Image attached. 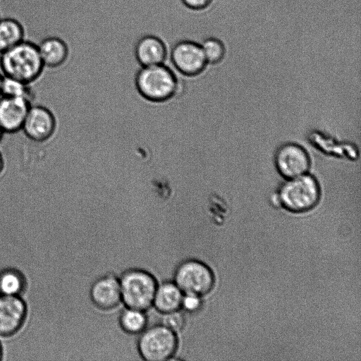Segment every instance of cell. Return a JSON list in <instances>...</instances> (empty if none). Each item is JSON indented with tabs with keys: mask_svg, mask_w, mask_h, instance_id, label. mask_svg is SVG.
<instances>
[{
	"mask_svg": "<svg viewBox=\"0 0 361 361\" xmlns=\"http://www.w3.org/2000/svg\"><path fill=\"white\" fill-rule=\"evenodd\" d=\"M56 125V117L49 108L43 105L32 104L21 130L31 141L43 143L53 137Z\"/></svg>",
	"mask_w": 361,
	"mask_h": 361,
	"instance_id": "obj_8",
	"label": "cell"
},
{
	"mask_svg": "<svg viewBox=\"0 0 361 361\" xmlns=\"http://www.w3.org/2000/svg\"><path fill=\"white\" fill-rule=\"evenodd\" d=\"M275 163L279 172L288 179L306 173L310 167L306 151L293 143L286 144L278 149Z\"/></svg>",
	"mask_w": 361,
	"mask_h": 361,
	"instance_id": "obj_9",
	"label": "cell"
},
{
	"mask_svg": "<svg viewBox=\"0 0 361 361\" xmlns=\"http://www.w3.org/2000/svg\"><path fill=\"white\" fill-rule=\"evenodd\" d=\"M200 45L207 63H217L224 59L226 49L220 39L208 37L204 39Z\"/></svg>",
	"mask_w": 361,
	"mask_h": 361,
	"instance_id": "obj_20",
	"label": "cell"
},
{
	"mask_svg": "<svg viewBox=\"0 0 361 361\" xmlns=\"http://www.w3.org/2000/svg\"><path fill=\"white\" fill-rule=\"evenodd\" d=\"M121 301L126 307L146 311L153 304L157 282L148 271L130 269L119 279Z\"/></svg>",
	"mask_w": 361,
	"mask_h": 361,
	"instance_id": "obj_3",
	"label": "cell"
},
{
	"mask_svg": "<svg viewBox=\"0 0 361 361\" xmlns=\"http://www.w3.org/2000/svg\"><path fill=\"white\" fill-rule=\"evenodd\" d=\"M1 95L25 99L32 103L35 97L31 84L3 75Z\"/></svg>",
	"mask_w": 361,
	"mask_h": 361,
	"instance_id": "obj_18",
	"label": "cell"
},
{
	"mask_svg": "<svg viewBox=\"0 0 361 361\" xmlns=\"http://www.w3.org/2000/svg\"><path fill=\"white\" fill-rule=\"evenodd\" d=\"M163 323L164 326L174 332L180 331L185 326V318L184 314L179 310L164 314Z\"/></svg>",
	"mask_w": 361,
	"mask_h": 361,
	"instance_id": "obj_21",
	"label": "cell"
},
{
	"mask_svg": "<svg viewBox=\"0 0 361 361\" xmlns=\"http://www.w3.org/2000/svg\"><path fill=\"white\" fill-rule=\"evenodd\" d=\"M147 317L144 311L126 307L119 317V324L123 330L131 334L142 332L147 326Z\"/></svg>",
	"mask_w": 361,
	"mask_h": 361,
	"instance_id": "obj_17",
	"label": "cell"
},
{
	"mask_svg": "<svg viewBox=\"0 0 361 361\" xmlns=\"http://www.w3.org/2000/svg\"><path fill=\"white\" fill-rule=\"evenodd\" d=\"M5 169V160L4 158L0 152V176L3 173L4 170Z\"/></svg>",
	"mask_w": 361,
	"mask_h": 361,
	"instance_id": "obj_24",
	"label": "cell"
},
{
	"mask_svg": "<svg viewBox=\"0 0 361 361\" xmlns=\"http://www.w3.org/2000/svg\"><path fill=\"white\" fill-rule=\"evenodd\" d=\"M32 104L25 99L0 95V126L4 133L21 130Z\"/></svg>",
	"mask_w": 361,
	"mask_h": 361,
	"instance_id": "obj_10",
	"label": "cell"
},
{
	"mask_svg": "<svg viewBox=\"0 0 361 361\" xmlns=\"http://www.w3.org/2000/svg\"><path fill=\"white\" fill-rule=\"evenodd\" d=\"M135 56L142 66L164 63L168 49L164 41L154 35H145L136 42Z\"/></svg>",
	"mask_w": 361,
	"mask_h": 361,
	"instance_id": "obj_13",
	"label": "cell"
},
{
	"mask_svg": "<svg viewBox=\"0 0 361 361\" xmlns=\"http://www.w3.org/2000/svg\"><path fill=\"white\" fill-rule=\"evenodd\" d=\"M2 80H3V75L0 73V95H1Z\"/></svg>",
	"mask_w": 361,
	"mask_h": 361,
	"instance_id": "obj_26",
	"label": "cell"
},
{
	"mask_svg": "<svg viewBox=\"0 0 361 361\" xmlns=\"http://www.w3.org/2000/svg\"><path fill=\"white\" fill-rule=\"evenodd\" d=\"M90 298L99 309L109 310L121 302L119 279L114 275H106L95 281L90 291Z\"/></svg>",
	"mask_w": 361,
	"mask_h": 361,
	"instance_id": "obj_11",
	"label": "cell"
},
{
	"mask_svg": "<svg viewBox=\"0 0 361 361\" xmlns=\"http://www.w3.org/2000/svg\"><path fill=\"white\" fill-rule=\"evenodd\" d=\"M183 295V293L174 281H164L157 285L152 305L163 314L179 310Z\"/></svg>",
	"mask_w": 361,
	"mask_h": 361,
	"instance_id": "obj_15",
	"label": "cell"
},
{
	"mask_svg": "<svg viewBox=\"0 0 361 361\" xmlns=\"http://www.w3.org/2000/svg\"><path fill=\"white\" fill-rule=\"evenodd\" d=\"M25 39L22 23L13 18H0V53Z\"/></svg>",
	"mask_w": 361,
	"mask_h": 361,
	"instance_id": "obj_16",
	"label": "cell"
},
{
	"mask_svg": "<svg viewBox=\"0 0 361 361\" xmlns=\"http://www.w3.org/2000/svg\"><path fill=\"white\" fill-rule=\"evenodd\" d=\"M202 305L201 296L183 293L181 308L188 312H194L197 311Z\"/></svg>",
	"mask_w": 361,
	"mask_h": 361,
	"instance_id": "obj_22",
	"label": "cell"
},
{
	"mask_svg": "<svg viewBox=\"0 0 361 361\" xmlns=\"http://www.w3.org/2000/svg\"><path fill=\"white\" fill-rule=\"evenodd\" d=\"M213 0H180L181 3L188 9L201 11L207 8Z\"/></svg>",
	"mask_w": 361,
	"mask_h": 361,
	"instance_id": "obj_23",
	"label": "cell"
},
{
	"mask_svg": "<svg viewBox=\"0 0 361 361\" xmlns=\"http://www.w3.org/2000/svg\"><path fill=\"white\" fill-rule=\"evenodd\" d=\"M278 196L280 204L287 210L302 213L317 205L320 197V189L316 179L305 173L289 178L281 187Z\"/></svg>",
	"mask_w": 361,
	"mask_h": 361,
	"instance_id": "obj_4",
	"label": "cell"
},
{
	"mask_svg": "<svg viewBox=\"0 0 361 361\" xmlns=\"http://www.w3.org/2000/svg\"><path fill=\"white\" fill-rule=\"evenodd\" d=\"M170 59L175 68L187 76L200 74L207 64L200 44L190 39L176 42L170 51Z\"/></svg>",
	"mask_w": 361,
	"mask_h": 361,
	"instance_id": "obj_7",
	"label": "cell"
},
{
	"mask_svg": "<svg viewBox=\"0 0 361 361\" xmlns=\"http://www.w3.org/2000/svg\"><path fill=\"white\" fill-rule=\"evenodd\" d=\"M25 314V305L18 295L0 294V335L9 336L17 331Z\"/></svg>",
	"mask_w": 361,
	"mask_h": 361,
	"instance_id": "obj_12",
	"label": "cell"
},
{
	"mask_svg": "<svg viewBox=\"0 0 361 361\" xmlns=\"http://www.w3.org/2000/svg\"><path fill=\"white\" fill-rule=\"evenodd\" d=\"M173 281L183 293L202 296L212 289L214 276L207 264L192 259L185 260L178 266Z\"/></svg>",
	"mask_w": 361,
	"mask_h": 361,
	"instance_id": "obj_6",
	"label": "cell"
},
{
	"mask_svg": "<svg viewBox=\"0 0 361 361\" xmlns=\"http://www.w3.org/2000/svg\"><path fill=\"white\" fill-rule=\"evenodd\" d=\"M135 84L144 98L154 102L170 99L178 88L176 75L164 63L142 66L136 74Z\"/></svg>",
	"mask_w": 361,
	"mask_h": 361,
	"instance_id": "obj_2",
	"label": "cell"
},
{
	"mask_svg": "<svg viewBox=\"0 0 361 361\" xmlns=\"http://www.w3.org/2000/svg\"><path fill=\"white\" fill-rule=\"evenodd\" d=\"M140 334L137 348L143 360L165 361L175 354L178 348L176 334L164 324L152 326Z\"/></svg>",
	"mask_w": 361,
	"mask_h": 361,
	"instance_id": "obj_5",
	"label": "cell"
},
{
	"mask_svg": "<svg viewBox=\"0 0 361 361\" xmlns=\"http://www.w3.org/2000/svg\"><path fill=\"white\" fill-rule=\"evenodd\" d=\"M3 75L32 84L42 75L44 66L37 44L24 39L0 53Z\"/></svg>",
	"mask_w": 361,
	"mask_h": 361,
	"instance_id": "obj_1",
	"label": "cell"
},
{
	"mask_svg": "<svg viewBox=\"0 0 361 361\" xmlns=\"http://www.w3.org/2000/svg\"><path fill=\"white\" fill-rule=\"evenodd\" d=\"M1 345H0V359H1Z\"/></svg>",
	"mask_w": 361,
	"mask_h": 361,
	"instance_id": "obj_27",
	"label": "cell"
},
{
	"mask_svg": "<svg viewBox=\"0 0 361 361\" xmlns=\"http://www.w3.org/2000/svg\"><path fill=\"white\" fill-rule=\"evenodd\" d=\"M38 51L44 67L56 68L68 59L69 48L61 38L51 36L43 39L37 44Z\"/></svg>",
	"mask_w": 361,
	"mask_h": 361,
	"instance_id": "obj_14",
	"label": "cell"
},
{
	"mask_svg": "<svg viewBox=\"0 0 361 361\" xmlns=\"http://www.w3.org/2000/svg\"><path fill=\"white\" fill-rule=\"evenodd\" d=\"M24 287V277L18 271L9 269L0 272V294L18 295Z\"/></svg>",
	"mask_w": 361,
	"mask_h": 361,
	"instance_id": "obj_19",
	"label": "cell"
},
{
	"mask_svg": "<svg viewBox=\"0 0 361 361\" xmlns=\"http://www.w3.org/2000/svg\"><path fill=\"white\" fill-rule=\"evenodd\" d=\"M4 134V132L3 131V130L1 129V128L0 126V142L1 141V140L3 138Z\"/></svg>",
	"mask_w": 361,
	"mask_h": 361,
	"instance_id": "obj_25",
	"label": "cell"
}]
</instances>
